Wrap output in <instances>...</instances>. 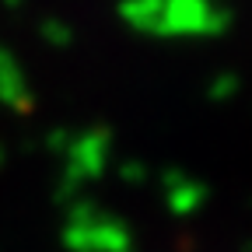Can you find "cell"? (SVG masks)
<instances>
[{"label":"cell","mask_w":252,"mask_h":252,"mask_svg":"<svg viewBox=\"0 0 252 252\" xmlns=\"http://www.w3.org/2000/svg\"><path fill=\"white\" fill-rule=\"evenodd\" d=\"M67 245L74 252H133V238L123 220L102 214L88 200H77V207L70 214Z\"/></svg>","instance_id":"7a4b0ae2"},{"label":"cell","mask_w":252,"mask_h":252,"mask_svg":"<svg viewBox=\"0 0 252 252\" xmlns=\"http://www.w3.org/2000/svg\"><path fill=\"white\" fill-rule=\"evenodd\" d=\"M116 175H119V182H126V186H140V182L147 179V165L140 161V158H126V161H119Z\"/></svg>","instance_id":"9c48e42d"},{"label":"cell","mask_w":252,"mask_h":252,"mask_svg":"<svg viewBox=\"0 0 252 252\" xmlns=\"http://www.w3.org/2000/svg\"><path fill=\"white\" fill-rule=\"evenodd\" d=\"M0 102L11 109H28L32 94H28V81L21 74V67L14 63V56L7 49H0Z\"/></svg>","instance_id":"5b68a950"},{"label":"cell","mask_w":252,"mask_h":252,"mask_svg":"<svg viewBox=\"0 0 252 252\" xmlns=\"http://www.w3.org/2000/svg\"><path fill=\"white\" fill-rule=\"evenodd\" d=\"M161 193H165V207L175 217H189L207 203V186L193 175H186L182 168H165L161 172Z\"/></svg>","instance_id":"277c9868"},{"label":"cell","mask_w":252,"mask_h":252,"mask_svg":"<svg viewBox=\"0 0 252 252\" xmlns=\"http://www.w3.org/2000/svg\"><path fill=\"white\" fill-rule=\"evenodd\" d=\"M231 28V14L214 0H161L158 39H214Z\"/></svg>","instance_id":"6da1fadb"},{"label":"cell","mask_w":252,"mask_h":252,"mask_svg":"<svg viewBox=\"0 0 252 252\" xmlns=\"http://www.w3.org/2000/svg\"><path fill=\"white\" fill-rule=\"evenodd\" d=\"M238 91H242V77L231 74V70H224V74H214V77H210L207 98H210V102H231Z\"/></svg>","instance_id":"52a82bcc"},{"label":"cell","mask_w":252,"mask_h":252,"mask_svg":"<svg viewBox=\"0 0 252 252\" xmlns=\"http://www.w3.org/2000/svg\"><path fill=\"white\" fill-rule=\"evenodd\" d=\"M119 21L126 28L140 32V35H158V21H161V0H119L116 7Z\"/></svg>","instance_id":"8992f818"},{"label":"cell","mask_w":252,"mask_h":252,"mask_svg":"<svg viewBox=\"0 0 252 252\" xmlns=\"http://www.w3.org/2000/svg\"><path fill=\"white\" fill-rule=\"evenodd\" d=\"M4 4H7V7H21V4H25V0H4Z\"/></svg>","instance_id":"30bf717a"},{"label":"cell","mask_w":252,"mask_h":252,"mask_svg":"<svg viewBox=\"0 0 252 252\" xmlns=\"http://www.w3.org/2000/svg\"><path fill=\"white\" fill-rule=\"evenodd\" d=\"M112 130L109 126H88V130L81 133H70L67 147H63V154H67V182L81 186L84 182H94L102 179L109 161H112Z\"/></svg>","instance_id":"3957f363"},{"label":"cell","mask_w":252,"mask_h":252,"mask_svg":"<svg viewBox=\"0 0 252 252\" xmlns=\"http://www.w3.org/2000/svg\"><path fill=\"white\" fill-rule=\"evenodd\" d=\"M42 39L49 46H70L74 42V28L67 21H56V18H46L42 21Z\"/></svg>","instance_id":"ba28073f"}]
</instances>
